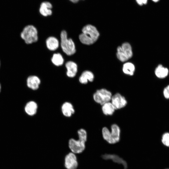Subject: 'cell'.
<instances>
[{
	"instance_id": "22",
	"label": "cell",
	"mask_w": 169,
	"mask_h": 169,
	"mask_svg": "<svg viewBox=\"0 0 169 169\" xmlns=\"http://www.w3.org/2000/svg\"><path fill=\"white\" fill-rule=\"evenodd\" d=\"M162 142L166 146H169V133H166L163 135Z\"/></svg>"
},
{
	"instance_id": "9",
	"label": "cell",
	"mask_w": 169,
	"mask_h": 169,
	"mask_svg": "<svg viewBox=\"0 0 169 169\" xmlns=\"http://www.w3.org/2000/svg\"><path fill=\"white\" fill-rule=\"evenodd\" d=\"M78 163L77 158L73 152H70L65 158V166L67 169H76Z\"/></svg>"
},
{
	"instance_id": "7",
	"label": "cell",
	"mask_w": 169,
	"mask_h": 169,
	"mask_svg": "<svg viewBox=\"0 0 169 169\" xmlns=\"http://www.w3.org/2000/svg\"><path fill=\"white\" fill-rule=\"evenodd\" d=\"M111 92L105 89L97 90L94 94L93 98L95 101L101 105L110 102L112 97Z\"/></svg>"
},
{
	"instance_id": "25",
	"label": "cell",
	"mask_w": 169,
	"mask_h": 169,
	"mask_svg": "<svg viewBox=\"0 0 169 169\" xmlns=\"http://www.w3.org/2000/svg\"><path fill=\"white\" fill-rule=\"evenodd\" d=\"M69 0L73 3H76L78 2L79 0Z\"/></svg>"
},
{
	"instance_id": "16",
	"label": "cell",
	"mask_w": 169,
	"mask_h": 169,
	"mask_svg": "<svg viewBox=\"0 0 169 169\" xmlns=\"http://www.w3.org/2000/svg\"><path fill=\"white\" fill-rule=\"evenodd\" d=\"M155 73L159 78L163 79L166 77L169 73L168 69L161 64H159L156 68Z\"/></svg>"
},
{
	"instance_id": "3",
	"label": "cell",
	"mask_w": 169,
	"mask_h": 169,
	"mask_svg": "<svg viewBox=\"0 0 169 169\" xmlns=\"http://www.w3.org/2000/svg\"><path fill=\"white\" fill-rule=\"evenodd\" d=\"M111 131L106 127L102 129V132L103 139L110 144H115L118 142L120 138V129L116 124L111 126Z\"/></svg>"
},
{
	"instance_id": "19",
	"label": "cell",
	"mask_w": 169,
	"mask_h": 169,
	"mask_svg": "<svg viewBox=\"0 0 169 169\" xmlns=\"http://www.w3.org/2000/svg\"><path fill=\"white\" fill-rule=\"evenodd\" d=\"M102 110L103 114L106 115H112L115 110L114 106L110 101L102 105Z\"/></svg>"
},
{
	"instance_id": "6",
	"label": "cell",
	"mask_w": 169,
	"mask_h": 169,
	"mask_svg": "<svg viewBox=\"0 0 169 169\" xmlns=\"http://www.w3.org/2000/svg\"><path fill=\"white\" fill-rule=\"evenodd\" d=\"M132 54L131 46L128 43H125L117 48V57L121 62L127 61L132 57Z\"/></svg>"
},
{
	"instance_id": "28",
	"label": "cell",
	"mask_w": 169,
	"mask_h": 169,
	"mask_svg": "<svg viewBox=\"0 0 169 169\" xmlns=\"http://www.w3.org/2000/svg\"><path fill=\"white\" fill-rule=\"evenodd\" d=\"M0 65H1V63H0Z\"/></svg>"
},
{
	"instance_id": "14",
	"label": "cell",
	"mask_w": 169,
	"mask_h": 169,
	"mask_svg": "<svg viewBox=\"0 0 169 169\" xmlns=\"http://www.w3.org/2000/svg\"><path fill=\"white\" fill-rule=\"evenodd\" d=\"M38 106L37 103L33 101L28 102L25 105L24 110L25 112L30 116H33L37 113Z\"/></svg>"
},
{
	"instance_id": "11",
	"label": "cell",
	"mask_w": 169,
	"mask_h": 169,
	"mask_svg": "<svg viewBox=\"0 0 169 169\" xmlns=\"http://www.w3.org/2000/svg\"><path fill=\"white\" fill-rule=\"evenodd\" d=\"M102 157L105 160H111L115 162L122 165L124 169H127V165L126 162L117 155L114 154H105Z\"/></svg>"
},
{
	"instance_id": "17",
	"label": "cell",
	"mask_w": 169,
	"mask_h": 169,
	"mask_svg": "<svg viewBox=\"0 0 169 169\" xmlns=\"http://www.w3.org/2000/svg\"><path fill=\"white\" fill-rule=\"evenodd\" d=\"M94 79V75L90 71H85L83 72L80 76L79 80L82 84H86L88 81L92 82Z\"/></svg>"
},
{
	"instance_id": "21",
	"label": "cell",
	"mask_w": 169,
	"mask_h": 169,
	"mask_svg": "<svg viewBox=\"0 0 169 169\" xmlns=\"http://www.w3.org/2000/svg\"><path fill=\"white\" fill-rule=\"evenodd\" d=\"M52 63L57 66L61 65L63 63L64 59L59 53L54 54L51 59Z\"/></svg>"
},
{
	"instance_id": "5",
	"label": "cell",
	"mask_w": 169,
	"mask_h": 169,
	"mask_svg": "<svg viewBox=\"0 0 169 169\" xmlns=\"http://www.w3.org/2000/svg\"><path fill=\"white\" fill-rule=\"evenodd\" d=\"M61 46L63 51L67 55L73 54L76 51L74 44L71 38H67L66 31H62L60 34Z\"/></svg>"
},
{
	"instance_id": "15",
	"label": "cell",
	"mask_w": 169,
	"mask_h": 169,
	"mask_svg": "<svg viewBox=\"0 0 169 169\" xmlns=\"http://www.w3.org/2000/svg\"><path fill=\"white\" fill-rule=\"evenodd\" d=\"M65 66L67 69L66 74L67 76L70 78L74 77L77 71V66L74 62L69 61L65 64Z\"/></svg>"
},
{
	"instance_id": "8",
	"label": "cell",
	"mask_w": 169,
	"mask_h": 169,
	"mask_svg": "<svg viewBox=\"0 0 169 169\" xmlns=\"http://www.w3.org/2000/svg\"><path fill=\"white\" fill-rule=\"evenodd\" d=\"M110 101L115 110L122 108L125 107L127 104L125 97L119 93L112 96Z\"/></svg>"
},
{
	"instance_id": "20",
	"label": "cell",
	"mask_w": 169,
	"mask_h": 169,
	"mask_svg": "<svg viewBox=\"0 0 169 169\" xmlns=\"http://www.w3.org/2000/svg\"><path fill=\"white\" fill-rule=\"evenodd\" d=\"M135 70V67L133 64L130 62L125 64L123 66V72L127 74L132 75Z\"/></svg>"
},
{
	"instance_id": "23",
	"label": "cell",
	"mask_w": 169,
	"mask_h": 169,
	"mask_svg": "<svg viewBox=\"0 0 169 169\" xmlns=\"http://www.w3.org/2000/svg\"><path fill=\"white\" fill-rule=\"evenodd\" d=\"M163 94L165 98L166 99L169 98V85L164 89Z\"/></svg>"
},
{
	"instance_id": "27",
	"label": "cell",
	"mask_w": 169,
	"mask_h": 169,
	"mask_svg": "<svg viewBox=\"0 0 169 169\" xmlns=\"http://www.w3.org/2000/svg\"><path fill=\"white\" fill-rule=\"evenodd\" d=\"M1 84L0 83V92L1 91Z\"/></svg>"
},
{
	"instance_id": "12",
	"label": "cell",
	"mask_w": 169,
	"mask_h": 169,
	"mask_svg": "<svg viewBox=\"0 0 169 169\" xmlns=\"http://www.w3.org/2000/svg\"><path fill=\"white\" fill-rule=\"evenodd\" d=\"M61 109L63 114L66 117H70L75 112L73 105L68 102H65L62 104Z\"/></svg>"
},
{
	"instance_id": "2",
	"label": "cell",
	"mask_w": 169,
	"mask_h": 169,
	"mask_svg": "<svg viewBox=\"0 0 169 169\" xmlns=\"http://www.w3.org/2000/svg\"><path fill=\"white\" fill-rule=\"evenodd\" d=\"M79 139L71 138L69 141V146L72 152L79 153L82 152L85 147V143L87 139V133L85 130L80 129L77 131Z\"/></svg>"
},
{
	"instance_id": "13",
	"label": "cell",
	"mask_w": 169,
	"mask_h": 169,
	"mask_svg": "<svg viewBox=\"0 0 169 169\" xmlns=\"http://www.w3.org/2000/svg\"><path fill=\"white\" fill-rule=\"evenodd\" d=\"M52 5L50 2L47 1L43 2L40 5L39 12L44 16L50 15L52 14Z\"/></svg>"
},
{
	"instance_id": "18",
	"label": "cell",
	"mask_w": 169,
	"mask_h": 169,
	"mask_svg": "<svg viewBox=\"0 0 169 169\" xmlns=\"http://www.w3.org/2000/svg\"><path fill=\"white\" fill-rule=\"evenodd\" d=\"M46 44L47 47L49 50L54 51L58 47L59 43L58 39L55 38L50 37L47 39Z\"/></svg>"
},
{
	"instance_id": "26",
	"label": "cell",
	"mask_w": 169,
	"mask_h": 169,
	"mask_svg": "<svg viewBox=\"0 0 169 169\" xmlns=\"http://www.w3.org/2000/svg\"><path fill=\"white\" fill-rule=\"evenodd\" d=\"M151 0L155 3H156L159 1L160 0Z\"/></svg>"
},
{
	"instance_id": "10",
	"label": "cell",
	"mask_w": 169,
	"mask_h": 169,
	"mask_svg": "<svg viewBox=\"0 0 169 169\" xmlns=\"http://www.w3.org/2000/svg\"><path fill=\"white\" fill-rule=\"evenodd\" d=\"M40 82V79L38 77L33 75L28 76L26 80L28 87L34 90L38 89Z\"/></svg>"
},
{
	"instance_id": "24",
	"label": "cell",
	"mask_w": 169,
	"mask_h": 169,
	"mask_svg": "<svg viewBox=\"0 0 169 169\" xmlns=\"http://www.w3.org/2000/svg\"><path fill=\"white\" fill-rule=\"evenodd\" d=\"M137 3L140 6H142L147 4L148 0H136Z\"/></svg>"
},
{
	"instance_id": "1",
	"label": "cell",
	"mask_w": 169,
	"mask_h": 169,
	"mask_svg": "<svg viewBox=\"0 0 169 169\" xmlns=\"http://www.w3.org/2000/svg\"><path fill=\"white\" fill-rule=\"evenodd\" d=\"M99 33L94 26L88 24L84 26L82 29V33L79 36L80 42L86 45L94 43L98 39Z\"/></svg>"
},
{
	"instance_id": "4",
	"label": "cell",
	"mask_w": 169,
	"mask_h": 169,
	"mask_svg": "<svg viewBox=\"0 0 169 169\" xmlns=\"http://www.w3.org/2000/svg\"><path fill=\"white\" fill-rule=\"evenodd\" d=\"M20 36L27 44H31L38 40L37 29L32 25L25 26L21 33Z\"/></svg>"
}]
</instances>
